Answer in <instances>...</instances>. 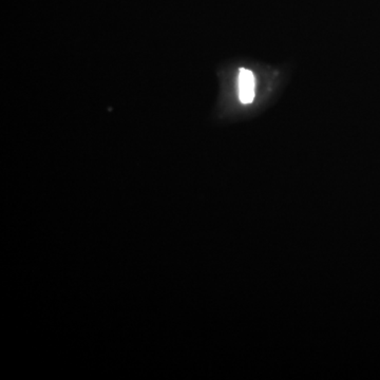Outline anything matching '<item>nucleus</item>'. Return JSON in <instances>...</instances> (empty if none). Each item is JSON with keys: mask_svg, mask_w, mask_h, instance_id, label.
<instances>
[{"mask_svg": "<svg viewBox=\"0 0 380 380\" xmlns=\"http://www.w3.org/2000/svg\"><path fill=\"white\" fill-rule=\"evenodd\" d=\"M239 99L244 105L252 103L256 93V79L248 69H241L238 77Z\"/></svg>", "mask_w": 380, "mask_h": 380, "instance_id": "f257e3e1", "label": "nucleus"}]
</instances>
